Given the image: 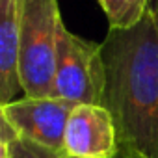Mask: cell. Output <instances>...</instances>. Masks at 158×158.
I'll list each match as a JSON object with an SVG mask.
<instances>
[{"label": "cell", "instance_id": "6da1fadb", "mask_svg": "<svg viewBox=\"0 0 158 158\" xmlns=\"http://www.w3.org/2000/svg\"><path fill=\"white\" fill-rule=\"evenodd\" d=\"M102 45L106 88L121 151L130 158H158V10L128 30H110Z\"/></svg>", "mask_w": 158, "mask_h": 158}, {"label": "cell", "instance_id": "7a4b0ae2", "mask_svg": "<svg viewBox=\"0 0 158 158\" xmlns=\"http://www.w3.org/2000/svg\"><path fill=\"white\" fill-rule=\"evenodd\" d=\"M61 23L58 0H21L19 76L24 97H54Z\"/></svg>", "mask_w": 158, "mask_h": 158}, {"label": "cell", "instance_id": "3957f363", "mask_svg": "<svg viewBox=\"0 0 158 158\" xmlns=\"http://www.w3.org/2000/svg\"><path fill=\"white\" fill-rule=\"evenodd\" d=\"M106 88V67L102 45L82 39L61 23L56 48L54 97L74 104L102 106Z\"/></svg>", "mask_w": 158, "mask_h": 158}, {"label": "cell", "instance_id": "277c9868", "mask_svg": "<svg viewBox=\"0 0 158 158\" xmlns=\"http://www.w3.org/2000/svg\"><path fill=\"white\" fill-rule=\"evenodd\" d=\"M74 106V102L58 97H21L0 106V119L8 121L23 139L63 154L65 127Z\"/></svg>", "mask_w": 158, "mask_h": 158}, {"label": "cell", "instance_id": "5b68a950", "mask_svg": "<svg viewBox=\"0 0 158 158\" xmlns=\"http://www.w3.org/2000/svg\"><path fill=\"white\" fill-rule=\"evenodd\" d=\"M121 152L117 128L104 106L76 104L69 115L63 138L67 158H115Z\"/></svg>", "mask_w": 158, "mask_h": 158}, {"label": "cell", "instance_id": "8992f818", "mask_svg": "<svg viewBox=\"0 0 158 158\" xmlns=\"http://www.w3.org/2000/svg\"><path fill=\"white\" fill-rule=\"evenodd\" d=\"M21 0H0V106L17 101L23 91L19 76Z\"/></svg>", "mask_w": 158, "mask_h": 158}, {"label": "cell", "instance_id": "52a82bcc", "mask_svg": "<svg viewBox=\"0 0 158 158\" xmlns=\"http://www.w3.org/2000/svg\"><path fill=\"white\" fill-rule=\"evenodd\" d=\"M99 4L108 17L110 30H128L145 17L151 0H99Z\"/></svg>", "mask_w": 158, "mask_h": 158}, {"label": "cell", "instance_id": "ba28073f", "mask_svg": "<svg viewBox=\"0 0 158 158\" xmlns=\"http://www.w3.org/2000/svg\"><path fill=\"white\" fill-rule=\"evenodd\" d=\"M0 149L2 158H63L60 152H52L28 139H23L4 119L0 121Z\"/></svg>", "mask_w": 158, "mask_h": 158}, {"label": "cell", "instance_id": "9c48e42d", "mask_svg": "<svg viewBox=\"0 0 158 158\" xmlns=\"http://www.w3.org/2000/svg\"><path fill=\"white\" fill-rule=\"evenodd\" d=\"M63 158H67V156H63ZM115 158H130V156H127V154H125V152H123V151H121V152H119V154H117V156H115Z\"/></svg>", "mask_w": 158, "mask_h": 158}, {"label": "cell", "instance_id": "30bf717a", "mask_svg": "<svg viewBox=\"0 0 158 158\" xmlns=\"http://www.w3.org/2000/svg\"><path fill=\"white\" fill-rule=\"evenodd\" d=\"M152 2H154V6H156V10H158V0H152Z\"/></svg>", "mask_w": 158, "mask_h": 158}]
</instances>
